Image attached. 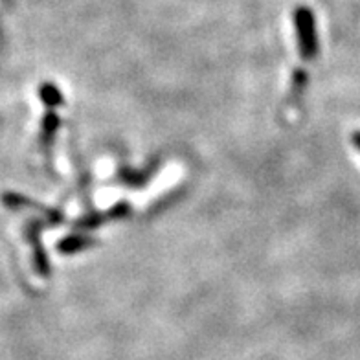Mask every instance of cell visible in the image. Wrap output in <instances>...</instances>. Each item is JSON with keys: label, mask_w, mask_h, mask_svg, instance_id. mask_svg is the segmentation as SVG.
<instances>
[{"label": "cell", "mask_w": 360, "mask_h": 360, "mask_svg": "<svg viewBox=\"0 0 360 360\" xmlns=\"http://www.w3.org/2000/svg\"><path fill=\"white\" fill-rule=\"evenodd\" d=\"M294 22L298 28L300 52L304 59H313L318 52L316 28H314V15L309 8H298L294 11Z\"/></svg>", "instance_id": "6da1fadb"}, {"label": "cell", "mask_w": 360, "mask_h": 360, "mask_svg": "<svg viewBox=\"0 0 360 360\" xmlns=\"http://www.w3.org/2000/svg\"><path fill=\"white\" fill-rule=\"evenodd\" d=\"M41 98H43L44 103L48 105L59 103V101H61V96L57 94V90L53 89L52 85H44L43 89H41Z\"/></svg>", "instance_id": "7a4b0ae2"}, {"label": "cell", "mask_w": 360, "mask_h": 360, "mask_svg": "<svg viewBox=\"0 0 360 360\" xmlns=\"http://www.w3.org/2000/svg\"><path fill=\"white\" fill-rule=\"evenodd\" d=\"M353 143H355V146L359 147V151H360V131L353 133Z\"/></svg>", "instance_id": "3957f363"}]
</instances>
